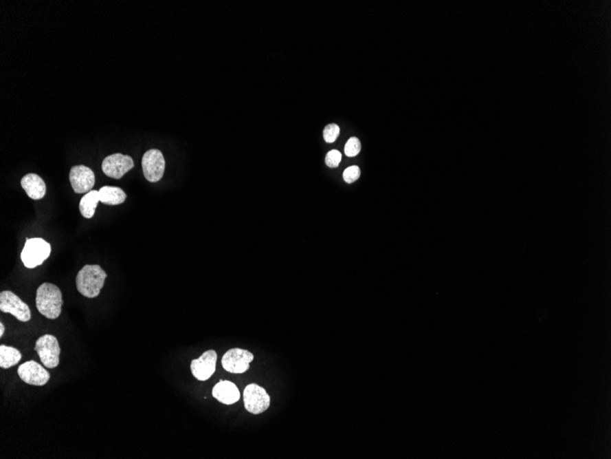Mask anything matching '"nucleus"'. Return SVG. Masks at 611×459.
<instances>
[{
  "label": "nucleus",
  "mask_w": 611,
  "mask_h": 459,
  "mask_svg": "<svg viewBox=\"0 0 611 459\" xmlns=\"http://www.w3.org/2000/svg\"><path fill=\"white\" fill-rule=\"evenodd\" d=\"M63 303L62 292L56 286L44 283L38 287L36 294V306L43 317L57 319L62 314Z\"/></svg>",
  "instance_id": "f257e3e1"
},
{
  "label": "nucleus",
  "mask_w": 611,
  "mask_h": 459,
  "mask_svg": "<svg viewBox=\"0 0 611 459\" xmlns=\"http://www.w3.org/2000/svg\"><path fill=\"white\" fill-rule=\"evenodd\" d=\"M107 277V273L99 265H85L76 276L77 290L85 297H98Z\"/></svg>",
  "instance_id": "f03ea898"
},
{
  "label": "nucleus",
  "mask_w": 611,
  "mask_h": 459,
  "mask_svg": "<svg viewBox=\"0 0 611 459\" xmlns=\"http://www.w3.org/2000/svg\"><path fill=\"white\" fill-rule=\"evenodd\" d=\"M52 248L46 240L35 237L27 239L21 258L27 269L40 266L51 255Z\"/></svg>",
  "instance_id": "7ed1b4c3"
},
{
  "label": "nucleus",
  "mask_w": 611,
  "mask_h": 459,
  "mask_svg": "<svg viewBox=\"0 0 611 459\" xmlns=\"http://www.w3.org/2000/svg\"><path fill=\"white\" fill-rule=\"evenodd\" d=\"M35 351L41 361L48 369H55L60 363V348L59 341L52 334H44L37 340Z\"/></svg>",
  "instance_id": "20e7f679"
},
{
  "label": "nucleus",
  "mask_w": 611,
  "mask_h": 459,
  "mask_svg": "<svg viewBox=\"0 0 611 459\" xmlns=\"http://www.w3.org/2000/svg\"><path fill=\"white\" fill-rule=\"evenodd\" d=\"M244 403L245 410L256 416L269 408L270 396L263 387L252 383L245 387Z\"/></svg>",
  "instance_id": "39448f33"
},
{
  "label": "nucleus",
  "mask_w": 611,
  "mask_h": 459,
  "mask_svg": "<svg viewBox=\"0 0 611 459\" xmlns=\"http://www.w3.org/2000/svg\"><path fill=\"white\" fill-rule=\"evenodd\" d=\"M253 361L254 355L248 350L233 348L223 355L222 365L226 372L242 374L250 369V363Z\"/></svg>",
  "instance_id": "423d86ee"
},
{
  "label": "nucleus",
  "mask_w": 611,
  "mask_h": 459,
  "mask_svg": "<svg viewBox=\"0 0 611 459\" xmlns=\"http://www.w3.org/2000/svg\"><path fill=\"white\" fill-rule=\"evenodd\" d=\"M0 310L12 314L21 322H29L32 318L30 307L10 291H3L0 294Z\"/></svg>",
  "instance_id": "0eeeda50"
},
{
  "label": "nucleus",
  "mask_w": 611,
  "mask_h": 459,
  "mask_svg": "<svg viewBox=\"0 0 611 459\" xmlns=\"http://www.w3.org/2000/svg\"><path fill=\"white\" fill-rule=\"evenodd\" d=\"M165 159L159 150H149L142 158L143 173L148 182H157L165 171Z\"/></svg>",
  "instance_id": "6e6552de"
},
{
  "label": "nucleus",
  "mask_w": 611,
  "mask_h": 459,
  "mask_svg": "<svg viewBox=\"0 0 611 459\" xmlns=\"http://www.w3.org/2000/svg\"><path fill=\"white\" fill-rule=\"evenodd\" d=\"M134 165V160L129 155L115 153L103 160L102 170L110 178L121 179Z\"/></svg>",
  "instance_id": "1a4fd4ad"
},
{
  "label": "nucleus",
  "mask_w": 611,
  "mask_h": 459,
  "mask_svg": "<svg viewBox=\"0 0 611 459\" xmlns=\"http://www.w3.org/2000/svg\"><path fill=\"white\" fill-rule=\"evenodd\" d=\"M18 374L25 383L33 386H44L51 378V375L38 362L30 361L21 364Z\"/></svg>",
  "instance_id": "9d476101"
},
{
  "label": "nucleus",
  "mask_w": 611,
  "mask_h": 459,
  "mask_svg": "<svg viewBox=\"0 0 611 459\" xmlns=\"http://www.w3.org/2000/svg\"><path fill=\"white\" fill-rule=\"evenodd\" d=\"M217 356V353L211 350L204 352L198 359H193L190 364L192 375L198 381L209 380L216 370Z\"/></svg>",
  "instance_id": "9b49d317"
},
{
  "label": "nucleus",
  "mask_w": 611,
  "mask_h": 459,
  "mask_svg": "<svg viewBox=\"0 0 611 459\" xmlns=\"http://www.w3.org/2000/svg\"><path fill=\"white\" fill-rule=\"evenodd\" d=\"M70 182L76 193H89L96 184L95 173L87 166H74L70 171Z\"/></svg>",
  "instance_id": "f8f14e48"
},
{
  "label": "nucleus",
  "mask_w": 611,
  "mask_h": 459,
  "mask_svg": "<svg viewBox=\"0 0 611 459\" xmlns=\"http://www.w3.org/2000/svg\"><path fill=\"white\" fill-rule=\"evenodd\" d=\"M212 396L223 405H231L238 402L241 394L236 384L221 380L212 389Z\"/></svg>",
  "instance_id": "ddd939ff"
},
{
  "label": "nucleus",
  "mask_w": 611,
  "mask_h": 459,
  "mask_svg": "<svg viewBox=\"0 0 611 459\" xmlns=\"http://www.w3.org/2000/svg\"><path fill=\"white\" fill-rule=\"evenodd\" d=\"M21 186L29 198L38 200L46 195V184L38 174L29 173L21 179Z\"/></svg>",
  "instance_id": "4468645a"
},
{
  "label": "nucleus",
  "mask_w": 611,
  "mask_h": 459,
  "mask_svg": "<svg viewBox=\"0 0 611 459\" xmlns=\"http://www.w3.org/2000/svg\"><path fill=\"white\" fill-rule=\"evenodd\" d=\"M98 192L101 203L107 206L123 204L126 198V193L120 187L104 186Z\"/></svg>",
  "instance_id": "2eb2a0df"
},
{
  "label": "nucleus",
  "mask_w": 611,
  "mask_h": 459,
  "mask_svg": "<svg viewBox=\"0 0 611 459\" xmlns=\"http://www.w3.org/2000/svg\"><path fill=\"white\" fill-rule=\"evenodd\" d=\"M100 202L99 192L96 190L90 191L80 201L79 209L82 217L92 218L95 215L96 207Z\"/></svg>",
  "instance_id": "dca6fc26"
},
{
  "label": "nucleus",
  "mask_w": 611,
  "mask_h": 459,
  "mask_svg": "<svg viewBox=\"0 0 611 459\" xmlns=\"http://www.w3.org/2000/svg\"><path fill=\"white\" fill-rule=\"evenodd\" d=\"M21 351L13 347L0 345V367L2 369H10L21 361Z\"/></svg>",
  "instance_id": "f3484780"
},
{
  "label": "nucleus",
  "mask_w": 611,
  "mask_h": 459,
  "mask_svg": "<svg viewBox=\"0 0 611 459\" xmlns=\"http://www.w3.org/2000/svg\"><path fill=\"white\" fill-rule=\"evenodd\" d=\"M361 151V142L357 138H351L345 145L344 153L348 157L357 156Z\"/></svg>",
  "instance_id": "a211bd4d"
},
{
  "label": "nucleus",
  "mask_w": 611,
  "mask_h": 459,
  "mask_svg": "<svg viewBox=\"0 0 611 459\" xmlns=\"http://www.w3.org/2000/svg\"><path fill=\"white\" fill-rule=\"evenodd\" d=\"M339 135L340 127L336 125V124H331V125H328L324 129V131H323V137H324L325 142L328 143L335 142L337 138L339 137Z\"/></svg>",
  "instance_id": "6ab92c4d"
},
{
  "label": "nucleus",
  "mask_w": 611,
  "mask_h": 459,
  "mask_svg": "<svg viewBox=\"0 0 611 459\" xmlns=\"http://www.w3.org/2000/svg\"><path fill=\"white\" fill-rule=\"evenodd\" d=\"M360 175V168H359L358 166H351V167L347 168L346 170L344 171V179L348 184H352V182L357 181Z\"/></svg>",
  "instance_id": "aec40b11"
},
{
  "label": "nucleus",
  "mask_w": 611,
  "mask_h": 459,
  "mask_svg": "<svg viewBox=\"0 0 611 459\" xmlns=\"http://www.w3.org/2000/svg\"><path fill=\"white\" fill-rule=\"evenodd\" d=\"M342 160V153H340L339 151L333 150L331 151L330 153H328L327 156H326V164L331 168H336L338 167L340 162Z\"/></svg>",
  "instance_id": "412c9836"
},
{
  "label": "nucleus",
  "mask_w": 611,
  "mask_h": 459,
  "mask_svg": "<svg viewBox=\"0 0 611 459\" xmlns=\"http://www.w3.org/2000/svg\"><path fill=\"white\" fill-rule=\"evenodd\" d=\"M5 333V325H3V323H0V337H3V334Z\"/></svg>",
  "instance_id": "4be33fe9"
}]
</instances>
